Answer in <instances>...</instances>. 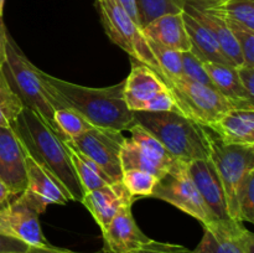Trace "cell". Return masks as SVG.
<instances>
[{
    "label": "cell",
    "mask_w": 254,
    "mask_h": 253,
    "mask_svg": "<svg viewBox=\"0 0 254 253\" xmlns=\"http://www.w3.org/2000/svg\"><path fill=\"white\" fill-rule=\"evenodd\" d=\"M45 86L66 108L81 114L93 126L129 130L135 124L134 112L124 99V81L116 86L93 88L64 81L41 71Z\"/></svg>",
    "instance_id": "6da1fadb"
},
{
    "label": "cell",
    "mask_w": 254,
    "mask_h": 253,
    "mask_svg": "<svg viewBox=\"0 0 254 253\" xmlns=\"http://www.w3.org/2000/svg\"><path fill=\"white\" fill-rule=\"evenodd\" d=\"M11 129L25 154L64 186L69 200L81 202L84 193L72 165L68 150L41 117L24 107L16 121L11 124Z\"/></svg>",
    "instance_id": "7a4b0ae2"
},
{
    "label": "cell",
    "mask_w": 254,
    "mask_h": 253,
    "mask_svg": "<svg viewBox=\"0 0 254 253\" xmlns=\"http://www.w3.org/2000/svg\"><path fill=\"white\" fill-rule=\"evenodd\" d=\"M134 119L183 163L210 158L211 133L183 113L134 112Z\"/></svg>",
    "instance_id": "3957f363"
},
{
    "label": "cell",
    "mask_w": 254,
    "mask_h": 253,
    "mask_svg": "<svg viewBox=\"0 0 254 253\" xmlns=\"http://www.w3.org/2000/svg\"><path fill=\"white\" fill-rule=\"evenodd\" d=\"M1 69L25 108L31 109L39 114L42 121L61 139L59 128L55 123L54 113L56 109L64 107L46 88L41 77V69L29 61L9 32L6 35L5 62Z\"/></svg>",
    "instance_id": "277c9868"
},
{
    "label": "cell",
    "mask_w": 254,
    "mask_h": 253,
    "mask_svg": "<svg viewBox=\"0 0 254 253\" xmlns=\"http://www.w3.org/2000/svg\"><path fill=\"white\" fill-rule=\"evenodd\" d=\"M96 5L104 31L109 39L126 51L131 61L153 69L168 86L166 77L151 52L143 29L129 16L117 0H96Z\"/></svg>",
    "instance_id": "5b68a950"
},
{
    "label": "cell",
    "mask_w": 254,
    "mask_h": 253,
    "mask_svg": "<svg viewBox=\"0 0 254 253\" xmlns=\"http://www.w3.org/2000/svg\"><path fill=\"white\" fill-rule=\"evenodd\" d=\"M130 138L124 139L121 149L123 170L138 169L148 171L160 180L169 173L183 170L188 164L176 159L158 139L139 124L130 129Z\"/></svg>",
    "instance_id": "8992f818"
},
{
    "label": "cell",
    "mask_w": 254,
    "mask_h": 253,
    "mask_svg": "<svg viewBox=\"0 0 254 253\" xmlns=\"http://www.w3.org/2000/svg\"><path fill=\"white\" fill-rule=\"evenodd\" d=\"M168 88L173 94L180 113L206 128L235 108L233 104L215 88L191 81L185 76L171 81Z\"/></svg>",
    "instance_id": "52a82bcc"
},
{
    "label": "cell",
    "mask_w": 254,
    "mask_h": 253,
    "mask_svg": "<svg viewBox=\"0 0 254 253\" xmlns=\"http://www.w3.org/2000/svg\"><path fill=\"white\" fill-rule=\"evenodd\" d=\"M210 159L222 181L230 217L238 221L237 191L245 176L254 169V146L226 145L211 134Z\"/></svg>",
    "instance_id": "ba28073f"
},
{
    "label": "cell",
    "mask_w": 254,
    "mask_h": 253,
    "mask_svg": "<svg viewBox=\"0 0 254 253\" xmlns=\"http://www.w3.org/2000/svg\"><path fill=\"white\" fill-rule=\"evenodd\" d=\"M126 136L122 131L93 126L72 140H64L78 153L96 163L114 183L122 180L121 149Z\"/></svg>",
    "instance_id": "9c48e42d"
},
{
    "label": "cell",
    "mask_w": 254,
    "mask_h": 253,
    "mask_svg": "<svg viewBox=\"0 0 254 253\" xmlns=\"http://www.w3.org/2000/svg\"><path fill=\"white\" fill-rule=\"evenodd\" d=\"M150 197L159 198L180 208L191 217L200 221L203 227L218 222L211 215L192 181L188 176L186 168L175 173H169L161 178L154 188Z\"/></svg>",
    "instance_id": "30bf717a"
},
{
    "label": "cell",
    "mask_w": 254,
    "mask_h": 253,
    "mask_svg": "<svg viewBox=\"0 0 254 253\" xmlns=\"http://www.w3.org/2000/svg\"><path fill=\"white\" fill-rule=\"evenodd\" d=\"M26 188L16 196L21 202L37 213H42L49 205H64L69 196L64 186L44 168L25 154Z\"/></svg>",
    "instance_id": "8fae6325"
},
{
    "label": "cell",
    "mask_w": 254,
    "mask_h": 253,
    "mask_svg": "<svg viewBox=\"0 0 254 253\" xmlns=\"http://www.w3.org/2000/svg\"><path fill=\"white\" fill-rule=\"evenodd\" d=\"M191 253H254V235L242 225L231 220L203 227V236Z\"/></svg>",
    "instance_id": "7c38bea8"
},
{
    "label": "cell",
    "mask_w": 254,
    "mask_h": 253,
    "mask_svg": "<svg viewBox=\"0 0 254 253\" xmlns=\"http://www.w3.org/2000/svg\"><path fill=\"white\" fill-rule=\"evenodd\" d=\"M186 173L205 205L207 206L211 215L222 222L232 220L228 213L222 181L212 160L208 158L190 161L186 165Z\"/></svg>",
    "instance_id": "4fadbf2b"
},
{
    "label": "cell",
    "mask_w": 254,
    "mask_h": 253,
    "mask_svg": "<svg viewBox=\"0 0 254 253\" xmlns=\"http://www.w3.org/2000/svg\"><path fill=\"white\" fill-rule=\"evenodd\" d=\"M0 233L15 238L27 246H49L42 235L39 213L15 197L0 208Z\"/></svg>",
    "instance_id": "5bb4252c"
},
{
    "label": "cell",
    "mask_w": 254,
    "mask_h": 253,
    "mask_svg": "<svg viewBox=\"0 0 254 253\" xmlns=\"http://www.w3.org/2000/svg\"><path fill=\"white\" fill-rule=\"evenodd\" d=\"M169 91L163 79L149 67L131 61V71L124 79V99L131 112H150L158 96Z\"/></svg>",
    "instance_id": "9a60e30c"
},
{
    "label": "cell",
    "mask_w": 254,
    "mask_h": 253,
    "mask_svg": "<svg viewBox=\"0 0 254 253\" xmlns=\"http://www.w3.org/2000/svg\"><path fill=\"white\" fill-rule=\"evenodd\" d=\"M102 235L106 253H133L150 240L136 225L131 205L123 206Z\"/></svg>",
    "instance_id": "2e32d148"
},
{
    "label": "cell",
    "mask_w": 254,
    "mask_h": 253,
    "mask_svg": "<svg viewBox=\"0 0 254 253\" xmlns=\"http://www.w3.org/2000/svg\"><path fill=\"white\" fill-rule=\"evenodd\" d=\"M0 181L16 196L26 188L25 151L11 126L0 128Z\"/></svg>",
    "instance_id": "e0dca14e"
},
{
    "label": "cell",
    "mask_w": 254,
    "mask_h": 253,
    "mask_svg": "<svg viewBox=\"0 0 254 253\" xmlns=\"http://www.w3.org/2000/svg\"><path fill=\"white\" fill-rule=\"evenodd\" d=\"M134 197L128 192L122 181L96 189L84 193L81 202L93 216L102 231L107 228L114 216L123 206L131 205Z\"/></svg>",
    "instance_id": "ac0fdd59"
},
{
    "label": "cell",
    "mask_w": 254,
    "mask_h": 253,
    "mask_svg": "<svg viewBox=\"0 0 254 253\" xmlns=\"http://www.w3.org/2000/svg\"><path fill=\"white\" fill-rule=\"evenodd\" d=\"M183 10H185L188 14H190L193 19L197 20L203 27H206L211 32V35L217 41L221 51L223 52L226 59L228 60V62L232 66L237 67L245 63L242 55H241L240 47H238L232 32H231L225 20L220 15L211 11L210 9H206V7L200 6V5L188 1L184 5Z\"/></svg>",
    "instance_id": "d6986e66"
},
{
    "label": "cell",
    "mask_w": 254,
    "mask_h": 253,
    "mask_svg": "<svg viewBox=\"0 0 254 253\" xmlns=\"http://www.w3.org/2000/svg\"><path fill=\"white\" fill-rule=\"evenodd\" d=\"M207 129L226 145L254 146V109H231Z\"/></svg>",
    "instance_id": "ffe728a7"
},
{
    "label": "cell",
    "mask_w": 254,
    "mask_h": 253,
    "mask_svg": "<svg viewBox=\"0 0 254 253\" xmlns=\"http://www.w3.org/2000/svg\"><path fill=\"white\" fill-rule=\"evenodd\" d=\"M181 12L161 15L149 22L145 27H143L146 39L179 52L190 51L191 42L186 32Z\"/></svg>",
    "instance_id": "44dd1931"
},
{
    "label": "cell",
    "mask_w": 254,
    "mask_h": 253,
    "mask_svg": "<svg viewBox=\"0 0 254 253\" xmlns=\"http://www.w3.org/2000/svg\"><path fill=\"white\" fill-rule=\"evenodd\" d=\"M203 66L216 91L226 97L235 108L254 109V98L242 87L235 66L215 62H203Z\"/></svg>",
    "instance_id": "7402d4cb"
},
{
    "label": "cell",
    "mask_w": 254,
    "mask_h": 253,
    "mask_svg": "<svg viewBox=\"0 0 254 253\" xmlns=\"http://www.w3.org/2000/svg\"><path fill=\"white\" fill-rule=\"evenodd\" d=\"M183 20L186 32L191 42V51L203 62L231 64L223 52L221 51L217 41L206 27H203L190 14L183 10ZM232 66V64H231Z\"/></svg>",
    "instance_id": "603a6c76"
},
{
    "label": "cell",
    "mask_w": 254,
    "mask_h": 253,
    "mask_svg": "<svg viewBox=\"0 0 254 253\" xmlns=\"http://www.w3.org/2000/svg\"><path fill=\"white\" fill-rule=\"evenodd\" d=\"M64 144L66 145L67 150H68L72 165H73L74 171H76V175L78 178L79 184H81L83 193L114 183L96 163H93L88 158L78 153L76 149L72 148L66 141H64Z\"/></svg>",
    "instance_id": "cb8c5ba5"
},
{
    "label": "cell",
    "mask_w": 254,
    "mask_h": 253,
    "mask_svg": "<svg viewBox=\"0 0 254 253\" xmlns=\"http://www.w3.org/2000/svg\"><path fill=\"white\" fill-rule=\"evenodd\" d=\"M138 11L140 27L165 14H179L183 11L186 0H134Z\"/></svg>",
    "instance_id": "d4e9b609"
},
{
    "label": "cell",
    "mask_w": 254,
    "mask_h": 253,
    "mask_svg": "<svg viewBox=\"0 0 254 253\" xmlns=\"http://www.w3.org/2000/svg\"><path fill=\"white\" fill-rule=\"evenodd\" d=\"M24 109V104L0 68V128H10Z\"/></svg>",
    "instance_id": "484cf974"
},
{
    "label": "cell",
    "mask_w": 254,
    "mask_h": 253,
    "mask_svg": "<svg viewBox=\"0 0 254 253\" xmlns=\"http://www.w3.org/2000/svg\"><path fill=\"white\" fill-rule=\"evenodd\" d=\"M55 123L59 128L62 141L72 140L76 136L81 135L84 131L93 128L89 122L71 108L56 109L54 113Z\"/></svg>",
    "instance_id": "4316f807"
},
{
    "label": "cell",
    "mask_w": 254,
    "mask_h": 253,
    "mask_svg": "<svg viewBox=\"0 0 254 253\" xmlns=\"http://www.w3.org/2000/svg\"><path fill=\"white\" fill-rule=\"evenodd\" d=\"M206 9H210L221 16L235 20L254 31V0H227L222 4Z\"/></svg>",
    "instance_id": "83f0119b"
},
{
    "label": "cell",
    "mask_w": 254,
    "mask_h": 253,
    "mask_svg": "<svg viewBox=\"0 0 254 253\" xmlns=\"http://www.w3.org/2000/svg\"><path fill=\"white\" fill-rule=\"evenodd\" d=\"M148 40V39H146ZM149 46L151 52L155 56L164 76L166 77L168 84L176 78H180L184 76L183 72V62H181V52L176 50L168 49V47L160 46L155 42L148 40Z\"/></svg>",
    "instance_id": "f1b7e54d"
},
{
    "label": "cell",
    "mask_w": 254,
    "mask_h": 253,
    "mask_svg": "<svg viewBox=\"0 0 254 253\" xmlns=\"http://www.w3.org/2000/svg\"><path fill=\"white\" fill-rule=\"evenodd\" d=\"M121 181L126 186L128 192L135 198L136 196H140V197L151 196L159 179L148 171L128 169V170H123Z\"/></svg>",
    "instance_id": "f546056e"
},
{
    "label": "cell",
    "mask_w": 254,
    "mask_h": 253,
    "mask_svg": "<svg viewBox=\"0 0 254 253\" xmlns=\"http://www.w3.org/2000/svg\"><path fill=\"white\" fill-rule=\"evenodd\" d=\"M237 208L241 222H254V169L245 176L238 188Z\"/></svg>",
    "instance_id": "4dcf8cb0"
},
{
    "label": "cell",
    "mask_w": 254,
    "mask_h": 253,
    "mask_svg": "<svg viewBox=\"0 0 254 253\" xmlns=\"http://www.w3.org/2000/svg\"><path fill=\"white\" fill-rule=\"evenodd\" d=\"M221 16V15H220ZM227 24L228 29L232 32L238 47H240L241 55L243 57V61L248 66H254V31L248 29L245 25L240 22L231 20L228 17L221 16Z\"/></svg>",
    "instance_id": "1f68e13d"
},
{
    "label": "cell",
    "mask_w": 254,
    "mask_h": 253,
    "mask_svg": "<svg viewBox=\"0 0 254 253\" xmlns=\"http://www.w3.org/2000/svg\"><path fill=\"white\" fill-rule=\"evenodd\" d=\"M181 62H183V72L186 78L191 79L193 82L203 84V86L215 88L211 82L210 76L203 66L202 60L198 59L192 51L181 52Z\"/></svg>",
    "instance_id": "d6a6232c"
},
{
    "label": "cell",
    "mask_w": 254,
    "mask_h": 253,
    "mask_svg": "<svg viewBox=\"0 0 254 253\" xmlns=\"http://www.w3.org/2000/svg\"><path fill=\"white\" fill-rule=\"evenodd\" d=\"M133 253H191V251L184 246L159 242V241H154L150 238L148 242L144 243Z\"/></svg>",
    "instance_id": "836d02e7"
},
{
    "label": "cell",
    "mask_w": 254,
    "mask_h": 253,
    "mask_svg": "<svg viewBox=\"0 0 254 253\" xmlns=\"http://www.w3.org/2000/svg\"><path fill=\"white\" fill-rule=\"evenodd\" d=\"M236 68H237L238 78H240L242 87L250 94V97L254 98V66H248V64L243 63Z\"/></svg>",
    "instance_id": "e575fe53"
},
{
    "label": "cell",
    "mask_w": 254,
    "mask_h": 253,
    "mask_svg": "<svg viewBox=\"0 0 254 253\" xmlns=\"http://www.w3.org/2000/svg\"><path fill=\"white\" fill-rule=\"evenodd\" d=\"M29 247L24 242L15 238L7 237L0 233V253H10V252H20Z\"/></svg>",
    "instance_id": "d590c367"
},
{
    "label": "cell",
    "mask_w": 254,
    "mask_h": 253,
    "mask_svg": "<svg viewBox=\"0 0 254 253\" xmlns=\"http://www.w3.org/2000/svg\"><path fill=\"white\" fill-rule=\"evenodd\" d=\"M10 253H79L74 252V251L64 250V248H57L54 246H41V247H36V246H29L26 250L20 251V252H10Z\"/></svg>",
    "instance_id": "8d00e7d4"
},
{
    "label": "cell",
    "mask_w": 254,
    "mask_h": 253,
    "mask_svg": "<svg viewBox=\"0 0 254 253\" xmlns=\"http://www.w3.org/2000/svg\"><path fill=\"white\" fill-rule=\"evenodd\" d=\"M7 29L5 27L2 17H0V68L5 62V47H6V35Z\"/></svg>",
    "instance_id": "74e56055"
},
{
    "label": "cell",
    "mask_w": 254,
    "mask_h": 253,
    "mask_svg": "<svg viewBox=\"0 0 254 253\" xmlns=\"http://www.w3.org/2000/svg\"><path fill=\"white\" fill-rule=\"evenodd\" d=\"M117 1L121 4V6L123 7L127 12H128L129 16H130L131 19H133L134 21H135L136 24L140 26V24H139L138 11H136V6H135V2H134V0H117Z\"/></svg>",
    "instance_id": "f35d334b"
},
{
    "label": "cell",
    "mask_w": 254,
    "mask_h": 253,
    "mask_svg": "<svg viewBox=\"0 0 254 253\" xmlns=\"http://www.w3.org/2000/svg\"><path fill=\"white\" fill-rule=\"evenodd\" d=\"M15 197H16V195L2 181H0V208L6 206Z\"/></svg>",
    "instance_id": "ab89813d"
},
{
    "label": "cell",
    "mask_w": 254,
    "mask_h": 253,
    "mask_svg": "<svg viewBox=\"0 0 254 253\" xmlns=\"http://www.w3.org/2000/svg\"><path fill=\"white\" fill-rule=\"evenodd\" d=\"M188 2H192V4L200 5V6H205V7H210V6H215V5L222 4V2L227 1V0H186Z\"/></svg>",
    "instance_id": "60d3db41"
},
{
    "label": "cell",
    "mask_w": 254,
    "mask_h": 253,
    "mask_svg": "<svg viewBox=\"0 0 254 253\" xmlns=\"http://www.w3.org/2000/svg\"><path fill=\"white\" fill-rule=\"evenodd\" d=\"M4 2H5V0H0V17H2V11H4Z\"/></svg>",
    "instance_id": "b9f144b4"
}]
</instances>
